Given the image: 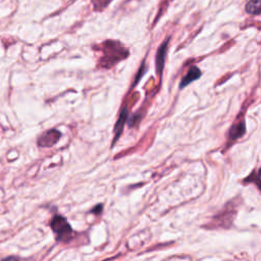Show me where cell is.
<instances>
[{"label":"cell","instance_id":"2","mask_svg":"<svg viewBox=\"0 0 261 261\" xmlns=\"http://www.w3.org/2000/svg\"><path fill=\"white\" fill-rule=\"evenodd\" d=\"M105 49L104 52L106 53H110V55L105 56V64L106 63H110L113 64L115 62H117L118 60H120L121 58H124L125 55H123V51L124 49L122 47H120L118 44H116L115 42H107L105 43Z\"/></svg>","mask_w":261,"mask_h":261},{"label":"cell","instance_id":"6","mask_svg":"<svg viewBox=\"0 0 261 261\" xmlns=\"http://www.w3.org/2000/svg\"><path fill=\"white\" fill-rule=\"evenodd\" d=\"M127 109L124 107L122 109V111L120 112V115H119V118L114 126V133H115V136H114V140H113V144L117 141V139L120 137L121 133H122V128H123V125H124V122L126 121V118H127Z\"/></svg>","mask_w":261,"mask_h":261},{"label":"cell","instance_id":"1","mask_svg":"<svg viewBox=\"0 0 261 261\" xmlns=\"http://www.w3.org/2000/svg\"><path fill=\"white\" fill-rule=\"evenodd\" d=\"M51 227L56 234L57 241H68L71 238L72 229L65 218L60 215L53 217L51 221Z\"/></svg>","mask_w":261,"mask_h":261},{"label":"cell","instance_id":"9","mask_svg":"<svg viewBox=\"0 0 261 261\" xmlns=\"http://www.w3.org/2000/svg\"><path fill=\"white\" fill-rule=\"evenodd\" d=\"M94 1V3H95V5H98V6H105V5H107V3L110 1V0H93Z\"/></svg>","mask_w":261,"mask_h":261},{"label":"cell","instance_id":"4","mask_svg":"<svg viewBox=\"0 0 261 261\" xmlns=\"http://www.w3.org/2000/svg\"><path fill=\"white\" fill-rule=\"evenodd\" d=\"M167 44L168 40H166L164 43H162L157 50L156 54V70L158 74H161V71L164 66V60H165V55H166V50H167Z\"/></svg>","mask_w":261,"mask_h":261},{"label":"cell","instance_id":"3","mask_svg":"<svg viewBox=\"0 0 261 261\" xmlns=\"http://www.w3.org/2000/svg\"><path fill=\"white\" fill-rule=\"evenodd\" d=\"M59 137H60V133L56 129H52V130L45 133L39 139L38 144H39V146H42V147H51L58 141Z\"/></svg>","mask_w":261,"mask_h":261},{"label":"cell","instance_id":"8","mask_svg":"<svg viewBox=\"0 0 261 261\" xmlns=\"http://www.w3.org/2000/svg\"><path fill=\"white\" fill-rule=\"evenodd\" d=\"M261 6V0H250L246 6V10L249 13L259 14Z\"/></svg>","mask_w":261,"mask_h":261},{"label":"cell","instance_id":"7","mask_svg":"<svg viewBox=\"0 0 261 261\" xmlns=\"http://www.w3.org/2000/svg\"><path fill=\"white\" fill-rule=\"evenodd\" d=\"M245 123L242 121L236 125H233L229 132V137L231 140H236L242 137L245 134Z\"/></svg>","mask_w":261,"mask_h":261},{"label":"cell","instance_id":"10","mask_svg":"<svg viewBox=\"0 0 261 261\" xmlns=\"http://www.w3.org/2000/svg\"><path fill=\"white\" fill-rule=\"evenodd\" d=\"M101 210H102V205H100V204H99V205H97V206H96V207H95L91 212H92V213L97 214V213H100V211H101Z\"/></svg>","mask_w":261,"mask_h":261},{"label":"cell","instance_id":"5","mask_svg":"<svg viewBox=\"0 0 261 261\" xmlns=\"http://www.w3.org/2000/svg\"><path fill=\"white\" fill-rule=\"evenodd\" d=\"M200 76H201L200 69L197 66H191L190 69L188 70L187 74L182 77V80L180 82V85H179V88L180 89L185 88L186 86H188L189 84H191L195 80H198Z\"/></svg>","mask_w":261,"mask_h":261}]
</instances>
